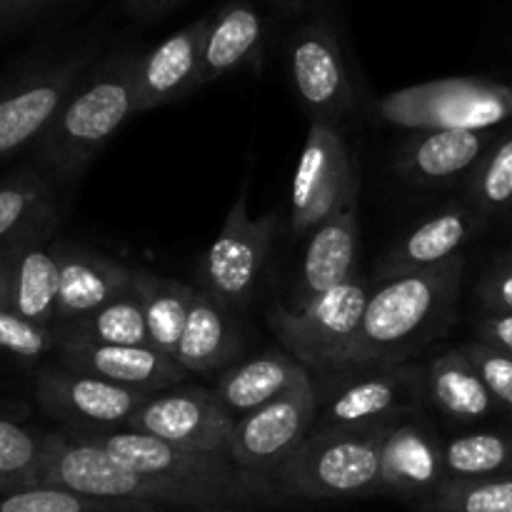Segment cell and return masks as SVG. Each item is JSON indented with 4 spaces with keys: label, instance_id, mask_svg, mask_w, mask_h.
Returning a JSON list of instances; mask_svg holds the SVG:
<instances>
[{
    "label": "cell",
    "instance_id": "cell-1",
    "mask_svg": "<svg viewBox=\"0 0 512 512\" xmlns=\"http://www.w3.org/2000/svg\"><path fill=\"white\" fill-rule=\"evenodd\" d=\"M465 260L378 280L370 290L363 323L340 353L335 373L395 365L428 343L453 320Z\"/></svg>",
    "mask_w": 512,
    "mask_h": 512
},
{
    "label": "cell",
    "instance_id": "cell-2",
    "mask_svg": "<svg viewBox=\"0 0 512 512\" xmlns=\"http://www.w3.org/2000/svg\"><path fill=\"white\" fill-rule=\"evenodd\" d=\"M100 445L135 473L158 483L178 510L228 512L235 505L278 498L268 475L238 468L228 455L178 448L133 430H88Z\"/></svg>",
    "mask_w": 512,
    "mask_h": 512
},
{
    "label": "cell",
    "instance_id": "cell-3",
    "mask_svg": "<svg viewBox=\"0 0 512 512\" xmlns=\"http://www.w3.org/2000/svg\"><path fill=\"white\" fill-rule=\"evenodd\" d=\"M135 53H115L78 80L40 138V158L60 175L78 178L98 150L135 115Z\"/></svg>",
    "mask_w": 512,
    "mask_h": 512
},
{
    "label": "cell",
    "instance_id": "cell-4",
    "mask_svg": "<svg viewBox=\"0 0 512 512\" xmlns=\"http://www.w3.org/2000/svg\"><path fill=\"white\" fill-rule=\"evenodd\" d=\"M388 425L360 430H313L270 475L280 495L365 498L380 493V448Z\"/></svg>",
    "mask_w": 512,
    "mask_h": 512
},
{
    "label": "cell",
    "instance_id": "cell-5",
    "mask_svg": "<svg viewBox=\"0 0 512 512\" xmlns=\"http://www.w3.org/2000/svg\"><path fill=\"white\" fill-rule=\"evenodd\" d=\"M38 485L63 488L85 498L108 500V503L178 510L158 483L115 460L95 440L93 433L78 428L45 435V455Z\"/></svg>",
    "mask_w": 512,
    "mask_h": 512
},
{
    "label": "cell",
    "instance_id": "cell-6",
    "mask_svg": "<svg viewBox=\"0 0 512 512\" xmlns=\"http://www.w3.org/2000/svg\"><path fill=\"white\" fill-rule=\"evenodd\" d=\"M388 123L413 130H488L512 118V88L488 78H443L380 100Z\"/></svg>",
    "mask_w": 512,
    "mask_h": 512
},
{
    "label": "cell",
    "instance_id": "cell-7",
    "mask_svg": "<svg viewBox=\"0 0 512 512\" xmlns=\"http://www.w3.org/2000/svg\"><path fill=\"white\" fill-rule=\"evenodd\" d=\"M370 283L365 275L355 273L338 288L318 295L303 310L285 305L270 310V325L283 348L305 368L335 370L340 353L350 345L363 323L368 305Z\"/></svg>",
    "mask_w": 512,
    "mask_h": 512
},
{
    "label": "cell",
    "instance_id": "cell-8",
    "mask_svg": "<svg viewBox=\"0 0 512 512\" xmlns=\"http://www.w3.org/2000/svg\"><path fill=\"white\" fill-rule=\"evenodd\" d=\"M278 230V215L250 218L248 198L240 193L225 215L223 230L200 260V290L233 308L235 313L250 305L260 283L270 245Z\"/></svg>",
    "mask_w": 512,
    "mask_h": 512
},
{
    "label": "cell",
    "instance_id": "cell-9",
    "mask_svg": "<svg viewBox=\"0 0 512 512\" xmlns=\"http://www.w3.org/2000/svg\"><path fill=\"white\" fill-rule=\"evenodd\" d=\"M360 180L338 128L310 123L308 140L293 175L295 233H313L320 223L348 208H358Z\"/></svg>",
    "mask_w": 512,
    "mask_h": 512
},
{
    "label": "cell",
    "instance_id": "cell-10",
    "mask_svg": "<svg viewBox=\"0 0 512 512\" xmlns=\"http://www.w3.org/2000/svg\"><path fill=\"white\" fill-rule=\"evenodd\" d=\"M320 413L318 390L305 373L283 395L263 408L235 420L228 458L238 468L258 475H273L295 448L310 435Z\"/></svg>",
    "mask_w": 512,
    "mask_h": 512
},
{
    "label": "cell",
    "instance_id": "cell-11",
    "mask_svg": "<svg viewBox=\"0 0 512 512\" xmlns=\"http://www.w3.org/2000/svg\"><path fill=\"white\" fill-rule=\"evenodd\" d=\"M288 63L295 93L310 120L340 130L353 115L358 95L333 25L323 18L300 25L290 38Z\"/></svg>",
    "mask_w": 512,
    "mask_h": 512
},
{
    "label": "cell",
    "instance_id": "cell-12",
    "mask_svg": "<svg viewBox=\"0 0 512 512\" xmlns=\"http://www.w3.org/2000/svg\"><path fill=\"white\" fill-rule=\"evenodd\" d=\"M318 413V430H360L390 425L415 413L425 378L415 365L345 370Z\"/></svg>",
    "mask_w": 512,
    "mask_h": 512
},
{
    "label": "cell",
    "instance_id": "cell-13",
    "mask_svg": "<svg viewBox=\"0 0 512 512\" xmlns=\"http://www.w3.org/2000/svg\"><path fill=\"white\" fill-rule=\"evenodd\" d=\"M233 428L235 418L223 408L215 390L193 385L153 393L125 425L133 433L215 455H228Z\"/></svg>",
    "mask_w": 512,
    "mask_h": 512
},
{
    "label": "cell",
    "instance_id": "cell-14",
    "mask_svg": "<svg viewBox=\"0 0 512 512\" xmlns=\"http://www.w3.org/2000/svg\"><path fill=\"white\" fill-rule=\"evenodd\" d=\"M90 63V50L30 73L0 95V163L40 140Z\"/></svg>",
    "mask_w": 512,
    "mask_h": 512
},
{
    "label": "cell",
    "instance_id": "cell-15",
    "mask_svg": "<svg viewBox=\"0 0 512 512\" xmlns=\"http://www.w3.org/2000/svg\"><path fill=\"white\" fill-rule=\"evenodd\" d=\"M38 403L55 420L78 430L125 428L150 393L123 388L70 368H50L35 378Z\"/></svg>",
    "mask_w": 512,
    "mask_h": 512
},
{
    "label": "cell",
    "instance_id": "cell-16",
    "mask_svg": "<svg viewBox=\"0 0 512 512\" xmlns=\"http://www.w3.org/2000/svg\"><path fill=\"white\" fill-rule=\"evenodd\" d=\"M208 25L210 15L185 25L140 55L135 70V113L163 108L200 88Z\"/></svg>",
    "mask_w": 512,
    "mask_h": 512
},
{
    "label": "cell",
    "instance_id": "cell-17",
    "mask_svg": "<svg viewBox=\"0 0 512 512\" xmlns=\"http://www.w3.org/2000/svg\"><path fill=\"white\" fill-rule=\"evenodd\" d=\"M58 353L63 368L95 375L108 383L150 395L178 388L188 378L175 358L150 345H98L58 340Z\"/></svg>",
    "mask_w": 512,
    "mask_h": 512
},
{
    "label": "cell",
    "instance_id": "cell-18",
    "mask_svg": "<svg viewBox=\"0 0 512 512\" xmlns=\"http://www.w3.org/2000/svg\"><path fill=\"white\" fill-rule=\"evenodd\" d=\"M58 258V323L55 330L88 318L133 288L130 265L75 243H53Z\"/></svg>",
    "mask_w": 512,
    "mask_h": 512
},
{
    "label": "cell",
    "instance_id": "cell-19",
    "mask_svg": "<svg viewBox=\"0 0 512 512\" xmlns=\"http://www.w3.org/2000/svg\"><path fill=\"white\" fill-rule=\"evenodd\" d=\"M448 480L443 443L413 415L388 425L380 448V493L428 498Z\"/></svg>",
    "mask_w": 512,
    "mask_h": 512
},
{
    "label": "cell",
    "instance_id": "cell-20",
    "mask_svg": "<svg viewBox=\"0 0 512 512\" xmlns=\"http://www.w3.org/2000/svg\"><path fill=\"white\" fill-rule=\"evenodd\" d=\"M495 135L488 130H420L398 153V173L420 188L450 185L473 173Z\"/></svg>",
    "mask_w": 512,
    "mask_h": 512
},
{
    "label": "cell",
    "instance_id": "cell-21",
    "mask_svg": "<svg viewBox=\"0 0 512 512\" xmlns=\"http://www.w3.org/2000/svg\"><path fill=\"white\" fill-rule=\"evenodd\" d=\"M485 218L470 205H448L403 235L378 265V280L433 268L460 250L483 228Z\"/></svg>",
    "mask_w": 512,
    "mask_h": 512
},
{
    "label": "cell",
    "instance_id": "cell-22",
    "mask_svg": "<svg viewBox=\"0 0 512 512\" xmlns=\"http://www.w3.org/2000/svg\"><path fill=\"white\" fill-rule=\"evenodd\" d=\"M358 235V208H348L320 223L310 233L303 270H300L293 298L285 308L303 310L318 295L353 278L355 258H358Z\"/></svg>",
    "mask_w": 512,
    "mask_h": 512
},
{
    "label": "cell",
    "instance_id": "cell-23",
    "mask_svg": "<svg viewBox=\"0 0 512 512\" xmlns=\"http://www.w3.org/2000/svg\"><path fill=\"white\" fill-rule=\"evenodd\" d=\"M240 350V325L235 310L195 288L190 298L188 320L180 335L175 363L185 373H215L235 360Z\"/></svg>",
    "mask_w": 512,
    "mask_h": 512
},
{
    "label": "cell",
    "instance_id": "cell-24",
    "mask_svg": "<svg viewBox=\"0 0 512 512\" xmlns=\"http://www.w3.org/2000/svg\"><path fill=\"white\" fill-rule=\"evenodd\" d=\"M265 43V18L248 0H233L210 15L203 45L200 85L225 78L228 73L258 65Z\"/></svg>",
    "mask_w": 512,
    "mask_h": 512
},
{
    "label": "cell",
    "instance_id": "cell-25",
    "mask_svg": "<svg viewBox=\"0 0 512 512\" xmlns=\"http://www.w3.org/2000/svg\"><path fill=\"white\" fill-rule=\"evenodd\" d=\"M305 373H308V368L300 365L290 353L268 350V353L245 360V363L235 365L228 373L220 375L215 395L223 403V408L235 420H240L253 410L268 405L278 395H283Z\"/></svg>",
    "mask_w": 512,
    "mask_h": 512
},
{
    "label": "cell",
    "instance_id": "cell-26",
    "mask_svg": "<svg viewBox=\"0 0 512 512\" xmlns=\"http://www.w3.org/2000/svg\"><path fill=\"white\" fill-rule=\"evenodd\" d=\"M48 235L28 240L13 255V278H10V310L20 318L53 328L58 323V258Z\"/></svg>",
    "mask_w": 512,
    "mask_h": 512
},
{
    "label": "cell",
    "instance_id": "cell-27",
    "mask_svg": "<svg viewBox=\"0 0 512 512\" xmlns=\"http://www.w3.org/2000/svg\"><path fill=\"white\" fill-rule=\"evenodd\" d=\"M425 390L440 413L455 423H480L498 408L493 393L463 350H448L428 365Z\"/></svg>",
    "mask_w": 512,
    "mask_h": 512
},
{
    "label": "cell",
    "instance_id": "cell-28",
    "mask_svg": "<svg viewBox=\"0 0 512 512\" xmlns=\"http://www.w3.org/2000/svg\"><path fill=\"white\" fill-rule=\"evenodd\" d=\"M53 223V188L48 180L28 173L0 183V258L28 240L48 235Z\"/></svg>",
    "mask_w": 512,
    "mask_h": 512
},
{
    "label": "cell",
    "instance_id": "cell-29",
    "mask_svg": "<svg viewBox=\"0 0 512 512\" xmlns=\"http://www.w3.org/2000/svg\"><path fill=\"white\" fill-rule=\"evenodd\" d=\"M133 285L135 293L140 295V303H143L150 348L173 358L180 335H183L185 320H188L190 298H193L195 288L143 268L133 270Z\"/></svg>",
    "mask_w": 512,
    "mask_h": 512
},
{
    "label": "cell",
    "instance_id": "cell-30",
    "mask_svg": "<svg viewBox=\"0 0 512 512\" xmlns=\"http://www.w3.org/2000/svg\"><path fill=\"white\" fill-rule=\"evenodd\" d=\"M58 340L98 345H150L143 303L135 293V285L128 293L118 295L103 308L90 313L88 318L58 328Z\"/></svg>",
    "mask_w": 512,
    "mask_h": 512
},
{
    "label": "cell",
    "instance_id": "cell-31",
    "mask_svg": "<svg viewBox=\"0 0 512 512\" xmlns=\"http://www.w3.org/2000/svg\"><path fill=\"white\" fill-rule=\"evenodd\" d=\"M448 480L512 475V435L500 430L458 435L443 445Z\"/></svg>",
    "mask_w": 512,
    "mask_h": 512
},
{
    "label": "cell",
    "instance_id": "cell-32",
    "mask_svg": "<svg viewBox=\"0 0 512 512\" xmlns=\"http://www.w3.org/2000/svg\"><path fill=\"white\" fill-rule=\"evenodd\" d=\"M468 205L485 220L512 215V130L495 138L468 178Z\"/></svg>",
    "mask_w": 512,
    "mask_h": 512
},
{
    "label": "cell",
    "instance_id": "cell-33",
    "mask_svg": "<svg viewBox=\"0 0 512 512\" xmlns=\"http://www.w3.org/2000/svg\"><path fill=\"white\" fill-rule=\"evenodd\" d=\"M423 512H512V475L445 480L420 503Z\"/></svg>",
    "mask_w": 512,
    "mask_h": 512
},
{
    "label": "cell",
    "instance_id": "cell-34",
    "mask_svg": "<svg viewBox=\"0 0 512 512\" xmlns=\"http://www.w3.org/2000/svg\"><path fill=\"white\" fill-rule=\"evenodd\" d=\"M45 455V435L0 418V478L13 490L35 488Z\"/></svg>",
    "mask_w": 512,
    "mask_h": 512
},
{
    "label": "cell",
    "instance_id": "cell-35",
    "mask_svg": "<svg viewBox=\"0 0 512 512\" xmlns=\"http://www.w3.org/2000/svg\"><path fill=\"white\" fill-rule=\"evenodd\" d=\"M0 512H165L143 505L128 503H108V500L85 498V495L70 493L63 488H48V485H35V488L15 490L0 500Z\"/></svg>",
    "mask_w": 512,
    "mask_h": 512
},
{
    "label": "cell",
    "instance_id": "cell-36",
    "mask_svg": "<svg viewBox=\"0 0 512 512\" xmlns=\"http://www.w3.org/2000/svg\"><path fill=\"white\" fill-rule=\"evenodd\" d=\"M0 350L18 360H38L58 350V330L20 318L13 310L0 313Z\"/></svg>",
    "mask_w": 512,
    "mask_h": 512
},
{
    "label": "cell",
    "instance_id": "cell-37",
    "mask_svg": "<svg viewBox=\"0 0 512 512\" xmlns=\"http://www.w3.org/2000/svg\"><path fill=\"white\" fill-rule=\"evenodd\" d=\"M463 353L473 363V368L478 370L483 383L488 385L498 408L512 413V355L500 353V350L490 348L480 340L465 345Z\"/></svg>",
    "mask_w": 512,
    "mask_h": 512
},
{
    "label": "cell",
    "instance_id": "cell-38",
    "mask_svg": "<svg viewBox=\"0 0 512 512\" xmlns=\"http://www.w3.org/2000/svg\"><path fill=\"white\" fill-rule=\"evenodd\" d=\"M478 298L488 313H512V250L498 255L478 283Z\"/></svg>",
    "mask_w": 512,
    "mask_h": 512
},
{
    "label": "cell",
    "instance_id": "cell-39",
    "mask_svg": "<svg viewBox=\"0 0 512 512\" xmlns=\"http://www.w3.org/2000/svg\"><path fill=\"white\" fill-rule=\"evenodd\" d=\"M478 340L512 355V313H488L478 323Z\"/></svg>",
    "mask_w": 512,
    "mask_h": 512
},
{
    "label": "cell",
    "instance_id": "cell-40",
    "mask_svg": "<svg viewBox=\"0 0 512 512\" xmlns=\"http://www.w3.org/2000/svg\"><path fill=\"white\" fill-rule=\"evenodd\" d=\"M130 13L140 20H155L160 15H165L168 10H173V5H178V0H125Z\"/></svg>",
    "mask_w": 512,
    "mask_h": 512
},
{
    "label": "cell",
    "instance_id": "cell-41",
    "mask_svg": "<svg viewBox=\"0 0 512 512\" xmlns=\"http://www.w3.org/2000/svg\"><path fill=\"white\" fill-rule=\"evenodd\" d=\"M40 5H48V0H0V25L13 23Z\"/></svg>",
    "mask_w": 512,
    "mask_h": 512
},
{
    "label": "cell",
    "instance_id": "cell-42",
    "mask_svg": "<svg viewBox=\"0 0 512 512\" xmlns=\"http://www.w3.org/2000/svg\"><path fill=\"white\" fill-rule=\"evenodd\" d=\"M18 253V250H15ZM0 258V313L10 310V278H13V255Z\"/></svg>",
    "mask_w": 512,
    "mask_h": 512
},
{
    "label": "cell",
    "instance_id": "cell-43",
    "mask_svg": "<svg viewBox=\"0 0 512 512\" xmlns=\"http://www.w3.org/2000/svg\"><path fill=\"white\" fill-rule=\"evenodd\" d=\"M280 5H283L285 10H290V13H300V10L310 8L313 3H318V0H278Z\"/></svg>",
    "mask_w": 512,
    "mask_h": 512
},
{
    "label": "cell",
    "instance_id": "cell-44",
    "mask_svg": "<svg viewBox=\"0 0 512 512\" xmlns=\"http://www.w3.org/2000/svg\"><path fill=\"white\" fill-rule=\"evenodd\" d=\"M8 495V493H15V490H13V485H10V483H5V480L3 478H0V495Z\"/></svg>",
    "mask_w": 512,
    "mask_h": 512
},
{
    "label": "cell",
    "instance_id": "cell-45",
    "mask_svg": "<svg viewBox=\"0 0 512 512\" xmlns=\"http://www.w3.org/2000/svg\"><path fill=\"white\" fill-rule=\"evenodd\" d=\"M48 3H55V0H48Z\"/></svg>",
    "mask_w": 512,
    "mask_h": 512
}]
</instances>
